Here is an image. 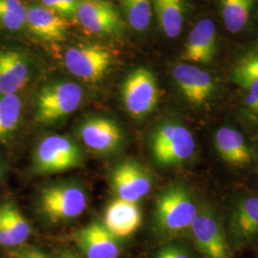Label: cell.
<instances>
[{
  "label": "cell",
  "instance_id": "7",
  "mask_svg": "<svg viewBox=\"0 0 258 258\" xmlns=\"http://www.w3.org/2000/svg\"><path fill=\"white\" fill-rule=\"evenodd\" d=\"M65 67L85 83H98L110 70L114 56L106 47L98 44H79L65 52Z\"/></svg>",
  "mask_w": 258,
  "mask_h": 258
},
{
  "label": "cell",
  "instance_id": "29",
  "mask_svg": "<svg viewBox=\"0 0 258 258\" xmlns=\"http://www.w3.org/2000/svg\"><path fill=\"white\" fill-rule=\"evenodd\" d=\"M62 9L64 11V17L76 16L77 9L79 6L78 0H58Z\"/></svg>",
  "mask_w": 258,
  "mask_h": 258
},
{
  "label": "cell",
  "instance_id": "8",
  "mask_svg": "<svg viewBox=\"0 0 258 258\" xmlns=\"http://www.w3.org/2000/svg\"><path fill=\"white\" fill-rule=\"evenodd\" d=\"M197 249L206 258H230L229 245L214 209L203 204L189 228Z\"/></svg>",
  "mask_w": 258,
  "mask_h": 258
},
{
  "label": "cell",
  "instance_id": "32",
  "mask_svg": "<svg viewBox=\"0 0 258 258\" xmlns=\"http://www.w3.org/2000/svg\"><path fill=\"white\" fill-rule=\"evenodd\" d=\"M32 252H33L34 258H49L46 254H44L43 252L37 250V249H32Z\"/></svg>",
  "mask_w": 258,
  "mask_h": 258
},
{
  "label": "cell",
  "instance_id": "6",
  "mask_svg": "<svg viewBox=\"0 0 258 258\" xmlns=\"http://www.w3.org/2000/svg\"><path fill=\"white\" fill-rule=\"evenodd\" d=\"M87 206L85 191L73 184H56L44 188L39 197V208L53 223L69 221L83 214Z\"/></svg>",
  "mask_w": 258,
  "mask_h": 258
},
{
  "label": "cell",
  "instance_id": "21",
  "mask_svg": "<svg viewBox=\"0 0 258 258\" xmlns=\"http://www.w3.org/2000/svg\"><path fill=\"white\" fill-rule=\"evenodd\" d=\"M162 32L169 38L178 37L184 27L187 0H151Z\"/></svg>",
  "mask_w": 258,
  "mask_h": 258
},
{
  "label": "cell",
  "instance_id": "10",
  "mask_svg": "<svg viewBox=\"0 0 258 258\" xmlns=\"http://www.w3.org/2000/svg\"><path fill=\"white\" fill-rule=\"evenodd\" d=\"M112 187L119 199L137 203L152 188V179L143 166L134 161H124L111 174Z\"/></svg>",
  "mask_w": 258,
  "mask_h": 258
},
{
  "label": "cell",
  "instance_id": "33",
  "mask_svg": "<svg viewBox=\"0 0 258 258\" xmlns=\"http://www.w3.org/2000/svg\"><path fill=\"white\" fill-rule=\"evenodd\" d=\"M0 179H1V167H0Z\"/></svg>",
  "mask_w": 258,
  "mask_h": 258
},
{
  "label": "cell",
  "instance_id": "28",
  "mask_svg": "<svg viewBox=\"0 0 258 258\" xmlns=\"http://www.w3.org/2000/svg\"><path fill=\"white\" fill-rule=\"evenodd\" d=\"M233 69L258 78V54H249L244 56L235 64Z\"/></svg>",
  "mask_w": 258,
  "mask_h": 258
},
{
  "label": "cell",
  "instance_id": "23",
  "mask_svg": "<svg viewBox=\"0 0 258 258\" xmlns=\"http://www.w3.org/2000/svg\"><path fill=\"white\" fill-rule=\"evenodd\" d=\"M124 17L132 30L146 32L152 19L151 0H120Z\"/></svg>",
  "mask_w": 258,
  "mask_h": 258
},
{
  "label": "cell",
  "instance_id": "11",
  "mask_svg": "<svg viewBox=\"0 0 258 258\" xmlns=\"http://www.w3.org/2000/svg\"><path fill=\"white\" fill-rule=\"evenodd\" d=\"M78 132L86 148L101 154L118 150L123 141L122 130L117 122L103 117L86 119Z\"/></svg>",
  "mask_w": 258,
  "mask_h": 258
},
{
  "label": "cell",
  "instance_id": "31",
  "mask_svg": "<svg viewBox=\"0 0 258 258\" xmlns=\"http://www.w3.org/2000/svg\"><path fill=\"white\" fill-rule=\"evenodd\" d=\"M57 258H80L78 255H76L75 253H73L72 251H69V250H64L62 251Z\"/></svg>",
  "mask_w": 258,
  "mask_h": 258
},
{
  "label": "cell",
  "instance_id": "17",
  "mask_svg": "<svg viewBox=\"0 0 258 258\" xmlns=\"http://www.w3.org/2000/svg\"><path fill=\"white\" fill-rule=\"evenodd\" d=\"M26 25L29 31L46 41H60L66 38L67 20L44 6H31L27 9Z\"/></svg>",
  "mask_w": 258,
  "mask_h": 258
},
{
  "label": "cell",
  "instance_id": "18",
  "mask_svg": "<svg viewBox=\"0 0 258 258\" xmlns=\"http://www.w3.org/2000/svg\"><path fill=\"white\" fill-rule=\"evenodd\" d=\"M142 223V213L137 203L121 199L107 207L103 225L117 238L128 237L137 231Z\"/></svg>",
  "mask_w": 258,
  "mask_h": 258
},
{
  "label": "cell",
  "instance_id": "9",
  "mask_svg": "<svg viewBox=\"0 0 258 258\" xmlns=\"http://www.w3.org/2000/svg\"><path fill=\"white\" fill-rule=\"evenodd\" d=\"M76 17L82 27L91 35L114 36L123 30V23L117 8L110 2L87 0L79 3Z\"/></svg>",
  "mask_w": 258,
  "mask_h": 258
},
{
  "label": "cell",
  "instance_id": "24",
  "mask_svg": "<svg viewBox=\"0 0 258 258\" xmlns=\"http://www.w3.org/2000/svg\"><path fill=\"white\" fill-rule=\"evenodd\" d=\"M22 102L18 95L0 97V139L11 135L19 125Z\"/></svg>",
  "mask_w": 258,
  "mask_h": 258
},
{
  "label": "cell",
  "instance_id": "1",
  "mask_svg": "<svg viewBox=\"0 0 258 258\" xmlns=\"http://www.w3.org/2000/svg\"><path fill=\"white\" fill-rule=\"evenodd\" d=\"M198 211L199 205L186 186L171 184L157 197L154 210L157 231L162 235L174 236L189 231Z\"/></svg>",
  "mask_w": 258,
  "mask_h": 258
},
{
  "label": "cell",
  "instance_id": "27",
  "mask_svg": "<svg viewBox=\"0 0 258 258\" xmlns=\"http://www.w3.org/2000/svg\"><path fill=\"white\" fill-rule=\"evenodd\" d=\"M153 258H196L194 252L183 245L170 244L160 249Z\"/></svg>",
  "mask_w": 258,
  "mask_h": 258
},
{
  "label": "cell",
  "instance_id": "30",
  "mask_svg": "<svg viewBox=\"0 0 258 258\" xmlns=\"http://www.w3.org/2000/svg\"><path fill=\"white\" fill-rule=\"evenodd\" d=\"M15 258H34L32 249L28 250H22V251H18L15 254Z\"/></svg>",
  "mask_w": 258,
  "mask_h": 258
},
{
  "label": "cell",
  "instance_id": "14",
  "mask_svg": "<svg viewBox=\"0 0 258 258\" xmlns=\"http://www.w3.org/2000/svg\"><path fill=\"white\" fill-rule=\"evenodd\" d=\"M106 227L100 222H92L79 230L75 240L85 258H118L120 247Z\"/></svg>",
  "mask_w": 258,
  "mask_h": 258
},
{
  "label": "cell",
  "instance_id": "15",
  "mask_svg": "<svg viewBox=\"0 0 258 258\" xmlns=\"http://www.w3.org/2000/svg\"><path fill=\"white\" fill-rule=\"evenodd\" d=\"M217 54V31L212 19L198 21L190 31L184 44L182 59L209 64Z\"/></svg>",
  "mask_w": 258,
  "mask_h": 258
},
{
  "label": "cell",
  "instance_id": "25",
  "mask_svg": "<svg viewBox=\"0 0 258 258\" xmlns=\"http://www.w3.org/2000/svg\"><path fill=\"white\" fill-rule=\"evenodd\" d=\"M27 9L20 0H0V27L17 32L26 25Z\"/></svg>",
  "mask_w": 258,
  "mask_h": 258
},
{
  "label": "cell",
  "instance_id": "3",
  "mask_svg": "<svg viewBox=\"0 0 258 258\" xmlns=\"http://www.w3.org/2000/svg\"><path fill=\"white\" fill-rule=\"evenodd\" d=\"M83 88L72 82L47 84L38 94L36 117L42 124L63 120L77 110L83 102Z\"/></svg>",
  "mask_w": 258,
  "mask_h": 258
},
{
  "label": "cell",
  "instance_id": "12",
  "mask_svg": "<svg viewBox=\"0 0 258 258\" xmlns=\"http://www.w3.org/2000/svg\"><path fill=\"white\" fill-rule=\"evenodd\" d=\"M172 77L180 92L194 105H202L215 92L212 75L191 64L178 63L172 69Z\"/></svg>",
  "mask_w": 258,
  "mask_h": 258
},
{
  "label": "cell",
  "instance_id": "22",
  "mask_svg": "<svg viewBox=\"0 0 258 258\" xmlns=\"http://www.w3.org/2000/svg\"><path fill=\"white\" fill-rule=\"evenodd\" d=\"M226 29L232 34L247 27L254 7L253 0H217Z\"/></svg>",
  "mask_w": 258,
  "mask_h": 258
},
{
  "label": "cell",
  "instance_id": "26",
  "mask_svg": "<svg viewBox=\"0 0 258 258\" xmlns=\"http://www.w3.org/2000/svg\"><path fill=\"white\" fill-rule=\"evenodd\" d=\"M231 78L233 82L243 87L248 95L258 101V78L252 75L247 74L232 69Z\"/></svg>",
  "mask_w": 258,
  "mask_h": 258
},
{
  "label": "cell",
  "instance_id": "20",
  "mask_svg": "<svg viewBox=\"0 0 258 258\" xmlns=\"http://www.w3.org/2000/svg\"><path fill=\"white\" fill-rule=\"evenodd\" d=\"M215 147L220 156L232 166H244L251 161V152L237 129L224 126L215 134Z\"/></svg>",
  "mask_w": 258,
  "mask_h": 258
},
{
  "label": "cell",
  "instance_id": "34",
  "mask_svg": "<svg viewBox=\"0 0 258 258\" xmlns=\"http://www.w3.org/2000/svg\"><path fill=\"white\" fill-rule=\"evenodd\" d=\"M91 1H101V0H91Z\"/></svg>",
  "mask_w": 258,
  "mask_h": 258
},
{
  "label": "cell",
  "instance_id": "4",
  "mask_svg": "<svg viewBox=\"0 0 258 258\" xmlns=\"http://www.w3.org/2000/svg\"><path fill=\"white\" fill-rule=\"evenodd\" d=\"M159 95L156 77L146 67L131 71L121 86L124 108L135 119H143L155 109Z\"/></svg>",
  "mask_w": 258,
  "mask_h": 258
},
{
  "label": "cell",
  "instance_id": "2",
  "mask_svg": "<svg viewBox=\"0 0 258 258\" xmlns=\"http://www.w3.org/2000/svg\"><path fill=\"white\" fill-rule=\"evenodd\" d=\"M149 148L157 165L179 166L194 156L195 141L192 133L183 123L167 120L153 130Z\"/></svg>",
  "mask_w": 258,
  "mask_h": 258
},
{
  "label": "cell",
  "instance_id": "19",
  "mask_svg": "<svg viewBox=\"0 0 258 258\" xmlns=\"http://www.w3.org/2000/svg\"><path fill=\"white\" fill-rule=\"evenodd\" d=\"M31 234L27 219L11 202L0 205V245L16 247L23 244Z\"/></svg>",
  "mask_w": 258,
  "mask_h": 258
},
{
  "label": "cell",
  "instance_id": "13",
  "mask_svg": "<svg viewBox=\"0 0 258 258\" xmlns=\"http://www.w3.org/2000/svg\"><path fill=\"white\" fill-rule=\"evenodd\" d=\"M31 77L27 55L18 49L0 50V97L17 95Z\"/></svg>",
  "mask_w": 258,
  "mask_h": 258
},
{
  "label": "cell",
  "instance_id": "5",
  "mask_svg": "<svg viewBox=\"0 0 258 258\" xmlns=\"http://www.w3.org/2000/svg\"><path fill=\"white\" fill-rule=\"evenodd\" d=\"M80 147L65 136L50 135L37 145L34 166L39 173L63 172L83 165Z\"/></svg>",
  "mask_w": 258,
  "mask_h": 258
},
{
  "label": "cell",
  "instance_id": "16",
  "mask_svg": "<svg viewBox=\"0 0 258 258\" xmlns=\"http://www.w3.org/2000/svg\"><path fill=\"white\" fill-rule=\"evenodd\" d=\"M230 234L233 245L249 243L258 235V197L239 200L231 212Z\"/></svg>",
  "mask_w": 258,
  "mask_h": 258
}]
</instances>
